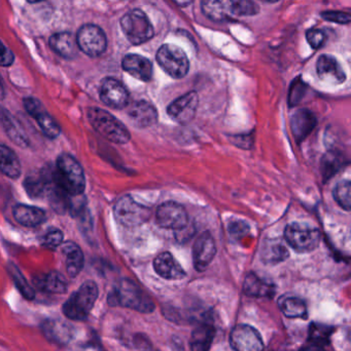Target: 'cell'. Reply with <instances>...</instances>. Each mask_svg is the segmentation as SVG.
<instances>
[{"mask_svg":"<svg viewBox=\"0 0 351 351\" xmlns=\"http://www.w3.org/2000/svg\"><path fill=\"white\" fill-rule=\"evenodd\" d=\"M41 290L51 294H64L67 291L66 278L60 272L51 271L35 280Z\"/></svg>","mask_w":351,"mask_h":351,"instance_id":"obj_30","label":"cell"},{"mask_svg":"<svg viewBox=\"0 0 351 351\" xmlns=\"http://www.w3.org/2000/svg\"><path fill=\"white\" fill-rule=\"evenodd\" d=\"M54 183L70 196L82 195L86 178L78 160L71 154H60L55 170L51 171Z\"/></svg>","mask_w":351,"mask_h":351,"instance_id":"obj_1","label":"cell"},{"mask_svg":"<svg viewBox=\"0 0 351 351\" xmlns=\"http://www.w3.org/2000/svg\"><path fill=\"white\" fill-rule=\"evenodd\" d=\"M157 62L171 77L183 78L190 69V61L185 51L172 43L163 45L157 53Z\"/></svg>","mask_w":351,"mask_h":351,"instance_id":"obj_7","label":"cell"},{"mask_svg":"<svg viewBox=\"0 0 351 351\" xmlns=\"http://www.w3.org/2000/svg\"><path fill=\"white\" fill-rule=\"evenodd\" d=\"M0 123L3 127L6 135L16 145L22 148L28 147L29 139L25 133L24 129L20 125L16 117L8 112L4 107L0 106Z\"/></svg>","mask_w":351,"mask_h":351,"instance_id":"obj_20","label":"cell"},{"mask_svg":"<svg viewBox=\"0 0 351 351\" xmlns=\"http://www.w3.org/2000/svg\"><path fill=\"white\" fill-rule=\"evenodd\" d=\"M63 243V233L59 229H49L43 239V245L47 249H56Z\"/></svg>","mask_w":351,"mask_h":351,"instance_id":"obj_38","label":"cell"},{"mask_svg":"<svg viewBox=\"0 0 351 351\" xmlns=\"http://www.w3.org/2000/svg\"><path fill=\"white\" fill-rule=\"evenodd\" d=\"M216 335V329L210 323H202L198 326L191 337L192 351H210Z\"/></svg>","mask_w":351,"mask_h":351,"instance_id":"obj_28","label":"cell"},{"mask_svg":"<svg viewBox=\"0 0 351 351\" xmlns=\"http://www.w3.org/2000/svg\"><path fill=\"white\" fill-rule=\"evenodd\" d=\"M78 49L90 57H99L107 47L106 35L102 29L95 25L88 24L78 30L76 36Z\"/></svg>","mask_w":351,"mask_h":351,"instance_id":"obj_9","label":"cell"},{"mask_svg":"<svg viewBox=\"0 0 351 351\" xmlns=\"http://www.w3.org/2000/svg\"><path fill=\"white\" fill-rule=\"evenodd\" d=\"M306 38L313 49H317L325 43L326 34L319 29H310L307 31Z\"/></svg>","mask_w":351,"mask_h":351,"instance_id":"obj_39","label":"cell"},{"mask_svg":"<svg viewBox=\"0 0 351 351\" xmlns=\"http://www.w3.org/2000/svg\"><path fill=\"white\" fill-rule=\"evenodd\" d=\"M286 243L298 253H309L319 247L321 232L319 229L305 223L294 222L284 230Z\"/></svg>","mask_w":351,"mask_h":351,"instance_id":"obj_6","label":"cell"},{"mask_svg":"<svg viewBox=\"0 0 351 351\" xmlns=\"http://www.w3.org/2000/svg\"><path fill=\"white\" fill-rule=\"evenodd\" d=\"M263 1H265V2H278V1H280V0H263Z\"/></svg>","mask_w":351,"mask_h":351,"instance_id":"obj_46","label":"cell"},{"mask_svg":"<svg viewBox=\"0 0 351 351\" xmlns=\"http://www.w3.org/2000/svg\"><path fill=\"white\" fill-rule=\"evenodd\" d=\"M282 313L288 319H304L308 317L307 306L302 299L298 297L282 296L278 300Z\"/></svg>","mask_w":351,"mask_h":351,"instance_id":"obj_29","label":"cell"},{"mask_svg":"<svg viewBox=\"0 0 351 351\" xmlns=\"http://www.w3.org/2000/svg\"><path fill=\"white\" fill-rule=\"evenodd\" d=\"M323 18L326 20L330 21V22L338 23V24H350V16L346 12H323Z\"/></svg>","mask_w":351,"mask_h":351,"instance_id":"obj_40","label":"cell"},{"mask_svg":"<svg viewBox=\"0 0 351 351\" xmlns=\"http://www.w3.org/2000/svg\"><path fill=\"white\" fill-rule=\"evenodd\" d=\"M0 171L12 179H16L22 173L18 156L5 145H0Z\"/></svg>","mask_w":351,"mask_h":351,"instance_id":"obj_31","label":"cell"},{"mask_svg":"<svg viewBox=\"0 0 351 351\" xmlns=\"http://www.w3.org/2000/svg\"><path fill=\"white\" fill-rule=\"evenodd\" d=\"M29 2H31V3H36V2H41L43 1V0H28Z\"/></svg>","mask_w":351,"mask_h":351,"instance_id":"obj_45","label":"cell"},{"mask_svg":"<svg viewBox=\"0 0 351 351\" xmlns=\"http://www.w3.org/2000/svg\"><path fill=\"white\" fill-rule=\"evenodd\" d=\"M317 121L315 115L308 109L297 111L292 119V131L298 143L304 141L315 130Z\"/></svg>","mask_w":351,"mask_h":351,"instance_id":"obj_21","label":"cell"},{"mask_svg":"<svg viewBox=\"0 0 351 351\" xmlns=\"http://www.w3.org/2000/svg\"><path fill=\"white\" fill-rule=\"evenodd\" d=\"M24 107L29 115L36 121L43 133L49 139H56L60 135V127L57 121L45 110L41 101L36 98L24 99Z\"/></svg>","mask_w":351,"mask_h":351,"instance_id":"obj_11","label":"cell"},{"mask_svg":"<svg viewBox=\"0 0 351 351\" xmlns=\"http://www.w3.org/2000/svg\"><path fill=\"white\" fill-rule=\"evenodd\" d=\"M12 215L19 224L26 227L38 226L39 224L45 222L47 218L45 210L37 206L23 204H16L14 206Z\"/></svg>","mask_w":351,"mask_h":351,"instance_id":"obj_22","label":"cell"},{"mask_svg":"<svg viewBox=\"0 0 351 351\" xmlns=\"http://www.w3.org/2000/svg\"><path fill=\"white\" fill-rule=\"evenodd\" d=\"M122 67L127 73L141 82H150L152 77V64L139 55H127L122 62Z\"/></svg>","mask_w":351,"mask_h":351,"instance_id":"obj_18","label":"cell"},{"mask_svg":"<svg viewBox=\"0 0 351 351\" xmlns=\"http://www.w3.org/2000/svg\"><path fill=\"white\" fill-rule=\"evenodd\" d=\"M100 99L111 108L124 109L129 103V93L121 82L107 77L101 82Z\"/></svg>","mask_w":351,"mask_h":351,"instance_id":"obj_13","label":"cell"},{"mask_svg":"<svg viewBox=\"0 0 351 351\" xmlns=\"http://www.w3.org/2000/svg\"><path fill=\"white\" fill-rule=\"evenodd\" d=\"M324 162H325V175H327L326 177H331V175L340 169V160H337L335 156H328Z\"/></svg>","mask_w":351,"mask_h":351,"instance_id":"obj_42","label":"cell"},{"mask_svg":"<svg viewBox=\"0 0 351 351\" xmlns=\"http://www.w3.org/2000/svg\"><path fill=\"white\" fill-rule=\"evenodd\" d=\"M216 241L210 232L200 235L193 247L194 267L198 271H204L216 257Z\"/></svg>","mask_w":351,"mask_h":351,"instance_id":"obj_15","label":"cell"},{"mask_svg":"<svg viewBox=\"0 0 351 351\" xmlns=\"http://www.w3.org/2000/svg\"><path fill=\"white\" fill-rule=\"evenodd\" d=\"M117 222L126 227H136L144 224L150 219V210L139 204L130 195H125L117 200L113 208Z\"/></svg>","mask_w":351,"mask_h":351,"instance_id":"obj_8","label":"cell"},{"mask_svg":"<svg viewBox=\"0 0 351 351\" xmlns=\"http://www.w3.org/2000/svg\"><path fill=\"white\" fill-rule=\"evenodd\" d=\"M51 175L47 176L43 173L31 174L25 179L24 186L27 193L33 198L41 197L49 191L51 187Z\"/></svg>","mask_w":351,"mask_h":351,"instance_id":"obj_32","label":"cell"},{"mask_svg":"<svg viewBox=\"0 0 351 351\" xmlns=\"http://www.w3.org/2000/svg\"><path fill=\"white\" fill-rule=\"evenodd\" d=\"M288 253L286 247L280 245V243H273V245H268L263 251L264 261L266 263H280L288 258Z\"/></svg>","mask_w":351,"mask_h":351,"instance_id":"obj_35","label":"cell"},{"mask_svg":"<svg viewBox=\"0 0 351 351\" xmlns=\"http://www.w3.org/2000/svg\"><path fill=\"white\" fill-rule=\"evenodd\" d=\"M334 198L344 210L351 208V184L348 180L339 182L334 189Z\"/></svg>","mask_w":351,"mask_h":351,"instance_id":"obj_34","label":"cell"},{"mask_svg":"<svg viewBox=\"0 0 351 351\" xmlns=\"http://www.w3.org/2000/svg\"><path fill=\"white\" fill-rule=\"evenodd\" d=\"M156 221L162 228L181 231L187 228L188 214L181 204L167 202L161 204L157 210Z\"/></svg>","mask_w":351,"mask_h":351,"instance_id":"obj_10","label":"cell"},{"mask_svg":"<svg viewBox=\"0 0 351 351\" xmlns=\"http://www.w3.org/2000/svg\"><path fill=\"white\" fill-rule=\"evenodd\" d=\"M317 71L319 77L328 84H341L346 80L343 67L333 56H321L317 60Z\"/></svg>","mask_w":351,"mask_h":351,"instance_id":"obj_16","label":"cell"},{"mask_svg":"<svg viewBox=\"0 0 351 351\" xmlns=\"http://www.w3.org/2000/svg\"><path fill=\"white\" fill-rule=\"evenodd\" d=\"M155 271L165 280H183L185 276V270L175 258L168 252L160 254L154 261Z\"/></svg>","mask_w":351,"mask_h":351,"instance_id":"obj_19","label":"cell"},{"mask_svg":"<svg viewBox=\"0 0 351 351\" xmlns=\"http://www.w3.org/2000/svg\"><path fill=\"white\" fill-rule=\"evenodd\" d=\"M230 343L234 351H263L261 334L249 325H238L232 330Z\"/></svg>","mask_w":351,"mask_h":351,"instance_id":"obj_12","label":"cell"},{"mask_svg":"<svg viewBox=\"0 0 351 351\" xmlns=\"http://www.w3.org/2000/svg\"><path fill=\"white\" fill-rule=\"evenodd\" d=\"M4 98V88L3 86H2L1 80H0V100Z\"/></svg>","mask_w":351,"mask_h":351,"instance_id":"obj_44","label":"cell"},{"mask_svg":"<svg viewBox=\"0 0 351 351\" xmlns=\"http://www.w3.org/2000/svg\"><path fill=\"white\" fill-rule=\"evenodd\" d=\"M14 56L12 51L0 41V66L8 67L14 63Z\"/></svg>","mask_w":351,"mask_h":351,"instance_id":"obj_41","label":"cell"},{"mask_svg":"<svg viewBox=\"0 0 351 351\" xmlns=\"http://www.w3.org/2000/svg\"><path fill=\"white\" fill-rule=\"evenodd\" d=\"M172 1H174L177 5L188 6L190 5L194 0H172Z\"/></svg>","mask_w":351,"mask_h":351,"instance_id":"obj_43","label":"cell"},{"mask_svg":"<svg viewBox=\"0 0 351 351\" xmlns=\"http://www.w3.org/2000/svg\"><path fill=\"white\" fill-rule=\"evenodd\" d=\"M130 121L137 128L152 127L158 119L156 108L146 101H137L128 109Z\"/></svg>","mask_w":351,"mask_h":351,"instance_id":"obj_17","label":"cell"},{"mask_svg":"<svg viewBox=\"0 0 351 351\" xmlns=\"http://www.w3.org/2000/svg\"><path fill=\"white\" fill-rule=\"evenodd\" d=\"M49 45L55 53L65 59H73L78 55V43L71 33H56L49 38Z\"/></svg>","mask_w":351,"mask_h":351,"instance_id":"obj_24","label":"cell"},{"mask_svg":"<svg viewBox=\"0 0 351 351\" xmlns=\"http://www.w3.org/2000/svg\"><path fill=\"white\" fill-rule=\"evenodd\" d=\"M243 291L247 296L272 297L275 294V287L271 282L259 278L257 274H249L245 278Z\"/></svg>","mask_w":351,"mask_h":351,"instance_id":"obj_27","label":"cell"},{"mask_svg":"<svg viewBox=\"0 0 351 351\" xmlns=\"http://www.w3.org/2000/svg\"><path fill=\"white\" fill-rule=\"evenodd\" d=\"M8 274L12 276L14 285H16L18 290L20 291L22 296L24 297V298H26L27 300H32V299H34V291L31 288V286L28 284V282H27L26 278H25L24 276H23V274H21L19 268L16 267V265H14V264L10 263L8 264Z\"/></svg>","mask_w":351,"mask_h":351,"instance_id":"obj_33","label":"cell"},{"mask_svg":"<svg viewBox=\"0 0 351 351\" xmlns=\"http://www.w3.org/2000/svg\"><path fill=\"white\" fill-rule=\"evenodd\" d=\"M331 331V329L325 326L313 324L309 329V340L315 346H327Z\"/></svg>","mask_w":351,"mask_h":351,"instance_id":"obj_36","label":"cell"},{"mask_svg":"<svg viewBox=\"0 0 351 351\" xmlns=\"http://www.w3.org/2000/svg\"><path fill=\"white\" fill-rule=\"evenodd\" d=\"M88 119L95 131L109 141L115 144L129 142L131 136L127 128L106 110L93 107L88 110Z\"/></svg>","mask_w":351,"mask_h":351,"instance_id":"obj_3","label":"cell"},{"mask_svg":"<svg viewBox=\"0 0 351 351\" xmlns=\"http://www.w3.org/2000/svg\"><path fill=\"white\" fill-rule=\"evenodd\" d=\"M198 104L199 97L197 93L190 92L173 101L167 108V113L177 123H187L195 117Z\"/></svg>","mask_w":351,"mask_h":351,"instance_id":"obj_14","label":"cell"},{"mask_svg":"<svg viewBox=\"0 0 351 351\" xmlns=\"http://www.w3.org/2000/svg\"><path fill=\"white\" fill-rule=\"evenodd\" d=\"M43 331L49 341L57 344H67L72 337L70 326L57 319H49L43 325Z\"/></svg>","mask_w":351,"mask_h":351,"instance_id":"obj_26","label":"cell"},{"mask_svg":"<svg viewBox=\"0 0 351 351\" xmlns=\"http://www.w3.org/2000/svg\"><path fill=\"white\" fill-rule=\"evenodd\" d=\"M202 12L214 22H224L234 14L232 0H202Z\"/></svg>","mask_w":351,"mask_h":351,"instance_id":"obj_23","label":"cell"},{"mask_svg":"<svg viewBox=\"0 0 351 351\" xmlns=\"http://www.w3.org/2000/svg\"><path fill=\"white\" fill-rule=\"evenodd\" d=\"M234 14L239 16H253L259 12V6L253 0H232Z\"/></svg>","mask_w":351,"mask_h":351,"instance_id":"obj_37","label":"cell"},{"mask_svg":"<svg viewBox=\"0 0 351 351\" xmlns=\"http://www.w3.org/2000/svg\"><path fill=\"white\" fill-rule=\"evenodd\" d=\"M109 303L111 306H121L139 313H152L155 304L152 299L130 280H123L109 294Z\"/></svg>","mask_w":351,"mask_h":351,"instance_id":"obj_2","label":"cell"},{"mask_svg":"<svg viewBox=\"0 0 351 351\" xmlns=\"http://www.w3.org/2000/svg\"><path fill=\"white\" fill-rule=\"evenodd\" d=\"M122 30L132 45H142L154 36L150 19L140 10H130L121 20Z\"/></svg>","mask_w":351,"mask_h":351,"instance_id":"obj_5","label":"cell"},{"mask_svg":"<svg viewBox=\"0 0 351 351\" xmlns=\"http://www.w3.org/2000/svg\"><path fill=\"white\" fill-rule=\"evenodd\" d=\"M62 252L65 258L66 270L70 278H76L84 267V254L76 243L66 241L62 245Z\"/></svg>","mask_w":351,"mask_h":351,"instance_id":"obj_25","label":"cell"},{"mask_svg":"<svg viewBox=\"0 0 351 351\" xmlns=\"http://www.w3.org/2000/svg\"><path fill=\"white\" fill-rule=\"evenodd\" d=\"M98 298V287L92 280H87L64 303L62 311L67 319L84 321L90 315Z\"/></svg>","mask_w":351,"mask_h":351,"instance_id":"obj_4","label":"cell"}]
</instances>
